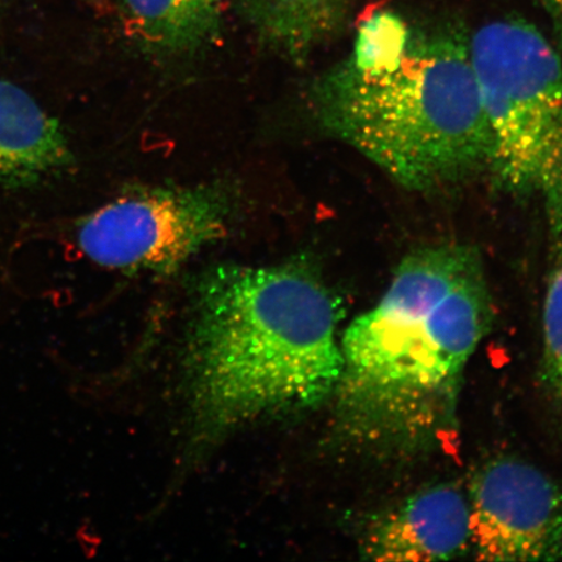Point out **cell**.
<instances>
[{"mask_svg":"<svg viewBox=\"0 0 562 562\" xmlns=\"http://www.w3.org/2000/svg\"><path fill=\"white\" fill-rule=\"evenodd\" d=\"M553 4L558 7V10L562 13V0H552Z\"/></svg>","mask_w":562,"mask_h":562,"instance_id":"7c38bea8","label":"cell"},{"mask_svg":"<svg viewBox=\"0 0 562 562\" xmlns=\"http://www.w3.org/2000/svg\"><path fill=\"white\" fill-rule=\"evenodd\" d=\"M494 321L481 252L420 246L341 337L340 431L375 459L427 453L456 424L468 364Z\"/></svg>","mask_w":562,"mask_h":562,"instance_id":"6da1fadb","label":"cell"},{"mask_svg":"<svg viewBox=\"0 0 562 562\" xmlns=\"http://www.w3.org/2000/svg\"><path fill=\"white\" fill-rule=\"evenodd\" d=\"M490 136L487 171L503 191L537 196L562 234V65L536 26L495 21L469 44Z\"/></svg>","mask_w":562,"mask_h":562,"instance_id":"277c9868","label":"cell"},{"mask_svg":"<svg viewBox=\"0 0 562 562\" xmlns=\"http://www.w3.org/2000/svg\"><path fill=\"white\" fill-rule=\"evenodd\" d=\"M468 497L474 559H562V490L542 470L512 457L491 461Z\"/></svg>","mask_w":562,"mask_h":562,"instance_id":"8992f818","label":"cell"},{"mask_svg":"<svg viewBox=\"0 0 562 562\" xmlns=\"http://www.w3.org/2000/svg\"><path fill=\"white\" fill-rule=\"evenodd\" d=\"M321 0H266L261 15L265 32L280 50L304 60L316 38L326 30Z\"/></svg>","mask_w":562,"mask_h":562,"instance_id":"30bf717a","label":"cell"},{"mask_svg":"<svg viewBox=\"0 0 562 562\" xmlns=\"http://www.w3.org/2000/svg\"><path fill=\"white\" fill-rule=\"evenodd\" d=\"M340 319V299L304 257L202 272L186 353L199 438L334 396L342 371Z\"/></svg>","mask_w":562,"mask_h":562,"instance_id":"7a4b0ae2","label":"cell"},{"mask_svg":"<svg viewBox=\"0 0 562 562\" xmlns=\"http://www.w3.org/2000/svg\"><path fill=\"white\" fill-rule=\"evenodd\" d=\"M308 104L328 135L414 192L486 171L490 136L469 45L409 40L379 59L350 55L313 83Z\"/></svg>","mask_w":562,"mask_h":562,"instance_id":"3957f363","label":"cell"},{"mask_svg":"<svg viewBox=\"0 0 562 562\" xmlns=\"http://www.w3.org/2000/svg\"><path fill=\"white\" fill-rule=\"evenodd\" d=\"M228 186L136 189L83 217L77 244L105 269L170 276L222 240L236 216Z\"/></svg>","mask_w":562,"mask_h":562,"instance_id":"5b68a950","label":"cell"},{"mask_svg":"<svg viewBox=\"0 0 562 562\" xmlns=\"http://www.w3.org/2000/svg\"><path fill=\"white\" fill-rule=\"evenodd\" d=\"M72 161L54 117L25 90L0 77V187H25Z\"/></svg>","mask_w":562,"mask_h":562,"instance_id":"ba28073f","label":"cell"},{"mask_svg":"<svg viewBox=\"0 0 562 562\" xmlns=\"http://www.w3.org/2000/svg\"><path fill=\"white\" fill-rule=\"evenodd\" d=\"M126 34L158 56L194 53L221 27V0H123Z\"/></svg>","mask_w":562,"mask_h":562,"instance_id":"9c48e42d","label":"cell"},{"mask_svg":"<svg viewBox=\"0 0 562 562\" xmlns=\"http://www.w3.org/2000/svg\"><path fill=\"white\" fill-rule=\"evenodd\" d=\"M470 548L469 497L449 483L414 492L379 518L362 542L364 558L385 562L453 560Z\"/></svg>","mask_w":562,"mask_h":562,"instance_id":"52a82bcc","label":"cell"},{"mask_svg":"<svg viewBox=\"0 0 562 562\" xmlns=\"http://www.w3.org/2000/svg\"><path fill=\"white\" fill-rule=\"evenodd\" d=\"M542 323L540 378L548 395L562 402V234L550 235Z\"/></svg>","mask_w":562,"mask_h":562,"instance_id":"8fae6325","label":"cell"}]
</instances>
